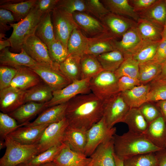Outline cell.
<instances>
[{"mask_svg":"<svg viewBox=\"0 0 166 166\" xmlns=\"http://www.w3.org/2000/svg\"><path fill=\"white\" fill-rule=\"evenodd\" d=\"M104 101L93 93L78 95L67 102L65 118L69 125L88 130L103 117Z\"/></svg>","mask_w":166,"mask_h":166,"instance_id":"obj_1","label":"cell"},{"mask_svg":"<svg viewBox=\"0 0 166 166\" xmlns=\"http://www.w3.org/2000/svg\"><path fill=\"white\" fill-rule=\"evenodd\" d=\"M113 139L114 152L123 160L136 155L156 152L164 149L154 145L144 134L129 131L121 135L115 134Z\"/></svg>","mask_w":166,"mask_h":166,"instance_id":"obj_2","label":"cell"},{"mask_svg":"<svg viewBox=\"0 0 166 166\" xmlns=\"http://www.w3.org/2000/svg\"><path fill=\"white\" fill-rule=\"evenodd\" d=\"M42 13L35 5L28 14L23 19L16 23L10 24L13 29L12 33L7 39L11 47L16 50H21L26 40L34 34Z\"/></svg>","mask_w":166,"mask_h":166,"instance_id":"obj_3","label":"cell"},{"mask_svg":"<svg viewBox=\"0 0 166 166\" xmlns=\"http://www.w3.org/2000/svg\"><path fill=\"white\" fill-rule=\"evenodd\" d=\"M6 149L0 159V166H16L28 162L38 154L36 144H20L9 136L4 139Z\"/></svg>","mask_w":166,"mask_h":166,"instance_id":"obj_4","label":"cell"},{"mask_svg":"<svg viewBox=\"0 0 166 166\" xmlns=\"http://www.w3.org/2000/svg\"><path fill=\"white\" fill-rule=\"evenodd\" d=\"M118 79L114 72L104 70L90 80V88L92 93L105 101L120 92Z\"/></svg>","mask_w":166,"mask_h":166,"instance_id":"obj_5","label":"cell"},{"mask_svg":"<svg viewBox=\"0 0 166 166\" xmlns=\"http://www.w3.org/2000/svg\"><path fill=\"white\" fill-rule=\"evenodd\" d=\"M51 13L55 39L60 41L67 48L71 33L74 29L79 27L72 14L61 8L56 6Z\"/></svg>","mask_w":166,"mask_h":166,"instance_id":"obj_6","label":"cell"},{"mask_svg":"<svg viewBox=\"0 0 166 166\" xmlns=\"http://www.w3.org/2000/svg\"><path fill=\"white\" fill-rule=\"evenodd\" d=\"M116 132V127H108L103 116L87 130V143L84 154L87 156H90L100 144L113 138Z\"/></svg>","mask_w":166,"mask_h":166,"instance_id":"obj_7","label":"cell"},{"mask_svg":"<svg viewBox=\"0 0 166 166\" xmlns=\"http://www.w3.org/2000/svg\"><path fill=\"white\" fill-rule=\"evenodd\" d=\"M69 124L65 117L57 122L49 124L36 144L38 154L63 142L65 130Z\"/></svg>","mask_w":166,"mask_h":166,"instance_id":"obj_8","label":"cell"},{"mask_svg":"<svg viewBox=\"0 0 166 166\" xmlns=\"http://www.w3.org/2000/svg\"><path fill=\"white\" fill-rule=\"evenodd\" d=\"M90 79L75 81L61 89L53 91L52 99L45 104L46 108L67 103L78 95L90 93Z\"/></svg>","mask_w":166,"mask_h":166,"instance_id":"obj_9","label":"cell"},{"mask_svg":"<svg viewBox=\"0 0 166 166\" xmlns=\"http://www.w3.org/2000/svg\"><path fill=\"white\" fill-rule=\"evenodd\" d=\"M130 109L121 92L104 101L103 117L108 127L112 128L116 124L123 122Z\"/></svg>","mask_w":166,"mask_h":166,"instance_id":"obj_10","label":"cell"},{"mask_svg":"<svg viewBox=\"0 0 166 166\" xmlns=\"http://www.w3.org/2000/svg\"><path fill=\"white\" fill-rule=\"evenodd\" d=\"M29 68L37 73L53 91L61 89L72 83L58 68L38 63Z\"/></svg>","mask_w":166,"mask_h":166,"instance_id":"obj_11","label":"cell"},{"mask_svg":"<svg viewBox=\"0 0 166 166\" xmlns=\"http://www.w3.org/2000/svg\"><path fill=\"white\" fill-rule=\"evenodd\" d=\"M22 48L38 63L58 68V65L54 63L51 60L47 45L34 34L26 40Z\"/></svg>","mask_w":166,"mask_h":166,"instance_id":"obj_12","label":"cell"},{"mask_svg":"<svg viewBox=\"0 0 166 166\" xmlns=\"http://www.w3.org/2000/svg\"><path fill=\"white\" fill-rule=\"evenodd\" d=\"M115 38H121L130 29L136 27L137 22L122 15L109 12L100 20Z\"/></svg>","mask_w":166,"mask_h":166,"instance_id":"obj_13","label":"cell"},{"mask_svg":"<svg viewBox=\"0 0 166 166\" xmlns=\"http://www.w3.org/2000/svg\"><path fill=\"white\" fill-rule=\"evenodd\" d=\"M72 15L79 29L88 38L93 37L108 32L100 20L88 13L76 12Z\"/></svg>","mask_w":166,"mask_h":166,"instance_id":"obj_14","label":"cell"},{"mask_svg":"<svg viewBox=\"0 0 166 166\" xmlns=\"http://www.w3.org/2000/svg\"><path fill=\"white\" fill-rule=\"evenodd\" d=\"M143 42L135 27L124 33L121 40L114 39L112 45L114 49L121 52L125 59L132 57L141 46Z\"/></svg>","mask_w":166,"mask_h":166,"instance_id":"obj_15","label":"cell"},{"mask_svg":"<svg viewBox=\"0 0 166 166\" xmlns=\"http://www.w3.org/2000/svg\"><path fill=\"white\" fill-rule=\"evenodd\" d=\"M26 90L9 86L0 90V109L8 114L25 103Z\"/></svg>","mask_w":166,"mask_h":166,"instance_id":"obj_16","label":"cell"},{"mask_svg":"<svg viewBox=\"0 0 166 166\" xmlns=\"http://www.w3.org/2000/svg\"><path fill=\"white\" fill-rule=\"evenodd\" d=\"M49 124H45L33 126L21 127L10 133L8 136L22 144H36Z\"/></svg>","mask_w":166,"mask_h":166,"instance_id":"obj_17","label":"cell"},{"mask_svg":"<svg viewBox=\"0 0 166 166\" xmlns=\"http://www.w3.org/2000/svg\"><path fill=\"white\" fill-rule=\"evenodd\" d=\"M113 137L100 144L90 156L88 166H115Z\"/></svg>","mask_w":166,"mask_h":166,"instance_id":"obj_18","label":"cell"},{"mask_svg":"<svg viewBox=\"0 0 166 166\" xmlns=\"http://www.w3.org/2000/svg\"><path fill=\"white\" fill-rule=\"evenodd\" d=\"M91 158L77 152L66 144L53 161L58 166H88Z\"/></svg>","mask_w":166,"mask_h":166,"instance_id":"obj_19","label":"cell"},{"mask_svg":"<svg viewBox=\"0 0 166 166\" xmlns=\"http://www.w3.org/2000/svg\"><path fill=\"white\" fill-rule=\"evenodd\" d=\"M38 63L30 57L22 48L19 53L11 52L7 47L0 51V65L16 68L20 66L31 67Z\"/></svg>","mask_w":166,"mask_h":166,"instance_id":"obj_20","label":"cell"},{"mask_svg":"<svg viewBox=\"0 0 166 166\" xmlns=\"http://www.w3.org/2000/svg\"><path fill=\"white\" fill-rule=\"evenodd\" d=\"M114 39H116L109 32L93 37L88 38L87 46L85 54L97 57L115 50L112 45V41Z\"/></svg>","mask_w":166,"mask_h":166,"instance_id":"obj_21","label":"cell"},{"mask_svg":"<svg viewBox=\"0 0 166 166\" xmlns=\"http://www.w3.org/2000/svg\"><path fill=\"white\" fill-rule=\"evenodd\" d=\"M15 69L16 73L9 86L26 90L41 82L38 75L28 67L22 66Z\"/></svg>","mask_w":166,"mask_h":166,"instance_id":"obj_22","label":"cell"},{"mask_svg":"<svg viewBox=\"0 0 166 166\" xmlns=\"http://www.w3.org/2000/svg\"><path fill=\"white\" fill-rule=\"evenodd\" d=\"M144 135L156 146L166 147V122L162 116L148 124Z\"/></svg>","mask_w":166,"mask_h":166,"instance_id":"obj_23","label":"cell"},{"mask_svg":"<svg viewBox=\"0 0 166 166\" xmlns=\"http://www.w3.org/2000/svg\"><path fill=\"white\" fill-rule=\"evenodd\" d=\"M67 102L46 108L33 121L25 126H33L45 124H52L59 121L65 117Z\"/></svg>","mask_w":166,"mask_h":166,"instance_id":"obj_24","label":"cell"},{"mask_svg":"<svg viewBox=\"0 0 166 166\" xmlns=\"http://www.w3.org/2000/svg\"><path fill=\"white\" fill-rule=\"evenodd\" d=\"M86 131L84 129L69 125L65 133L63 142L72 150L84 154L87 143Z\"/></svg>","mask_w":166,"mask_h":166,"instance_id":"obj_25","label":"cell"},{"mask_svg":"<svg viewBox=\"0 0 166 166\" xmlns=\"http://www.w3.org/2000/svg\"><path fill=\"white\" fill-rule=\"evenodd\" d=\"M45 104L27 102L8 114L20 124L28 123L29 120L46 109Z\"/></svg>","mask_w":166,"mask_h":166,"instance_id":"obj_26","label":"cell"},{"mask_svg":"<svg viewBox=\"0 0 166 166\" xmlns=\"http://www.w3.org/2000/svg\"><path fill=\"white\" fill-rule=\"evenodd\" d=\"M137 14L140 18L164 28L166 19V0H157L149 7Z\"/></svg>","mask_w":166,"mask_h":166,"instance_id":"obj_27","label":"cell"},{"mask_svg":"<svg viewBox=\"0 0 166 166\" xmlns=\"http://www.w3.org/2000/svg\"><path fill=\"white\" fill-rule=\"evenodd\" d=\"M149 84H141L133 88L121 92L125 102L130 108H139L147 102L150 89Z\"/></svg>","mask_w":166,"mask_h":166,"instance_id":"obj_28","label":"cell"},{"mask_svg":"<svg viewBox=\"0 0 166 166\" xmlns=\"http://www.w3.org/2000/svg\"><path fill=\"white\" fill-rule=\"evenodd\" d=\"M136 28L143 42H158L162 39L164 28L145 19L140 18Z\"/></svg>","mask_w":166,"mask_h":166,"instance_id":"obj_29","label":"cell"},{"mask_svg":"<svg viewBox=\"0 0 166 166\" xmlns=\"http://www.w3.org/2000/svg\"><path fill=\"white\" fill-rule=\"evenodd\" d=\"M123 122L127 125L128 131L139 134H144L148 125L139 108H130Z\"/></svg>","mask_w":166,"mask_h":166,"instance_id":"obj_30","label":"cell"},{"mask_svg":"<svg viewBox=\"0 0 166 166\" xmlns=\"http://www.w3.org/2000/svg\"><path fill=\"white\" fill-rule=\"evenodd\" d=\"M112 13L122 15L137 22L140 18L130 4L129 0H101Z\"/></svg>","mask_w":166,"mask_h":166,"instance_id":"obj_31","label":"cell"},{"mask_svg":"<svg viewBox=\"0 0 166 166\" xmlns=\"http://www.w3.org/2000/svg\"><path fill=\"white\" fill-rule=\"evenodd\" d=\"M104 70L97 57L84 54L81 57V79L91 78Z\"/></svg>","mask_w":166,"mask_h":166,"instance_id":"obj_32","label":"cell"},{"mask_svg":"<svg viewBox=\"0 0 166 166\" xmlns=\"http://www.w3.org/2000/svg\"><path fill=\"white\" fill-rule=\"evenodd\" d=\"M88 43V38L79 28L74 29L68 39L67 48L68 55L81 57L85 54Z\"/></svg>","mask_w":166,"mask_h":166,"instance_id":"obj_33","label":"cell"},{"mask_svg":"<svg viewBox=\"0 0 166 166\" xmlns=\"http://www.w3.org/2000/svg\"><path fill=\"white\" fill-rule=\"evenodd\" d=\"M34 34L47 46L55 40L50 12L45 13L42 15Z\"/></svg>","mask_w":166,"mask_h":166,"instance_id":"obj_34","label":"cell"},{"mask_svg":"<svg viewBox=\"0 0 166 166\" xmlns=\"http://www.w3.org/2000/svg\"><path fill=\"white\" fill-rule=\"evenodd\" d=\"M53 91L45 83L40 82L26 90L25 103L30 101L47 103L52 99Z\"/></svg>","mask_w":166,"mask_h":166,"instance_id":"obj_35","label":"cell"},{"mask_svg":"<svg viewBox=\"0 0 166 166\" xmlns=\"http://www.w3.org/2000/svg\"><path fill=\"white\" fill-rule=\"evenodd\" d=\"M80 60L79 56L69 55L58 65L59 70L72 82L81 80Z\"/></svg>","mask_w":166,"mask_h":166,"instance_id":"obj_36","label":"cell"},{"mask_svg":"<svg viewBox=\"0 0 166 166\" xmlns=\"http://www.w3.org/2000/svg\"><path fill=\"white\" fill-rule=\"evenodd\" d=\"M162 65L153 59L139 63L138 79L140 83L146 84L157 78L161 73Z\"/></svg>","mask_w":166,"mask_h":166,"instance_id":"obj_37","label":"cell"},{"mask_svg":"<svg viewBox=\"0 0 166 166\" xmlns=\"http://www.w3.org/2000/svg\"><path fill=\"white\" fill-rule=\"evenodd\" d=\"M104 70L114 72L124 60L122 53L114 50L97 57Z\"/></svg>","mask_w":166,"mask_h":166,"instance_id":"obj_38","label":"cell"},{"mask_svg":"<svg viewBox=\"0 0 166 166\" xmlns=\"http://www.w3.org/2000/svg\"><path fill=\"white\" fill-rule=\"evenodd\" d=\"M37 0H23L15 3L0 5V8L9 10L16 22L21 21L29 14L35 4Z\"/></svg>","mask_w":166,"mask_h":166,"instance_id":"obj_39","label":"cell"},{"mask_svg":"<svg viewBox=\"0 0 166 166\" xmlns=\"http://www.w3.org/2000/svg\"><path fill=\"white\" fill-rule=\"evenodd\" d=\"M124 166H158L159 159L156 152L136 155L124 160Z\"/></svg>","mask_w":166,"mask_h":166,"instance_id":"obj_40","label":"cell"},{"mask_svg":"<svg viewBox=\"0 0 166 166\" xmlns=\"http://www.w3.org/2000/svg\"><path fill=\"white\" fill-rule=\"evenodd\" d=\"M160 42H143L141 46L132 57L139 63L153 59Z\"/></svg>","mask_w":166,"mask_h":166,"instance_id":"obj_41","label":"cell"},{"mask_svg":"<svg viewBox=\"0 0 166 166\" xmlns=\"http://www.w3.org/2000/svg\"><path fill=\"white\" fill-rule=\"evenodd\" d=\"M65 145L66 144L63 142L60 145L50 148L35 156L27 163L32 165L39 166L45 163L53 162L60 151Z\"/></svg>","mask_w":166,"mask_h":166,"instance_id":"obj_42","label":"cell"},{"mask_svg":"<svg viewBox=\"0 0 166 166\" xmlns=\"http://www.w3.org/2000/svg\"><path fill=\"white\" fill-rule=\"evenodd\" d=\"M139 63L132 57L125 59L119 68L114 72L119 79L127 76L138 79L139 77Z\"/></svg>","mask_w":166,"mask_h":166,"instance_id":"obj_43","label":"cell"},{"mask_svg":"<svg viewBox=\"0 0 166 166\" xmlns=\"http://www.w3.org/2000/svg\"><path fill=\"white\" fill-rule=\"evenodd\" d=\"M149 85L147 102L166 100V82L155 79L152 81Z\"/></svg>","mask_w":166,"mask_h":166,"instance_id":"obj_44","label":"cell"},{"mask_svg":"<svg viewBox=\"0 0 166 166\" xmlns=\"http://www.w3.org/2000/svg\"><path fill=\"white\" fill-rule=\"evenodd\" d=\"M49 55L52 61L59 65L68 55L67 49L59 41L55 39L47 45Z\"/></svg>","mask_w":166,"mask_h":166,"instance_id":"obj_45","label":"cell"},{"mask_svg":"<svg viewBox=\"0 0 166 166\" xmlns=\"http://www.w3.org/2000/svg\"><path fill=\"white\" fill-rule=\"evenodd\" d=\"M28 123L18 125L17 121L8 114L0 113V136L1 140H4L10 133L19 127Z\"/></svg>","mask_w":166,"mask_h":166,"instance_id":"obj_46","label":"cell"},{"mask_svg":"<svg viewBox=\"0 0 166 166\" xmlns=\"http://www.w3.org/2000/svg\"><path fill=\"white\" fill-rule=\"evenodd\" d=\"M57 6L72 14L76 12L87 13L85 0H58Z\"/></svg>","mask_w":166,"mask_h":166,"instance_id":"obj_47","label":"cell"},{"mask_svg":"<svg viewBox=\"0 0 166 166\" xmlns=\"http://www.w3.org/2000/svg\"><path fill=\"white\" fill-rule=\"evenodd\" d=\"M87 13L100 21L110 12L99 0H85Z\"/></svg>","mask_w":166,"mask_h":166,"instance_id":"obj_48","label":"cell"},{"mask_svg":"<svg viewBox=\"0 0 166 166\" xmlns=\"http://www.w3.org/2000/svg\"><path fill=\"white\" fill-rule=\"evenodd\" d=\"M17 72L16 69L7 66H0V90L9 87Z\"/></svg>","mask_w":166,"mask_h":166,"instance_id":"obj_49","label":"cell"},{"mask_svg":"<svg viewBox=\"0 0 166 166\" xmlns=\"http://www.w3.org/2000/svg\"><path fill=\"white\" fill-rule=\"evenodd\" d=\"M139 109L148 124L161 116L157 107L148 102L144 104Z\"/></svg>","mask_w":166,"mask_h":166,"instance_id":"obj_50","label":"cell"},{"mask_svg":"<svg viewBox=\"0 0 166 166\" xmlns=\"http://www.w3.org/2000/svg\"><path fill=\"white\" fill-rule=\"evenodd\" d=\"M16 21L11 12L3 9H0V33L4 34L9 30L11 27L10 24L13 23Z\"/></svg>","mask_w":166,"mask_h":166,"instance_id":"obj_51","label":"cell"},{"mask_svg":"<svg viewBox=\"0 0 166 166\" xmlns=\"http://www.w3.org/2000/svg\"><path fill=\"white\" fill-rule=\"evenodd\" d=\"M141 84L138 79L127 76L122 77L118 80V89L120 92L130 89Z\"/></svg>","mask_w":166,"mask_h":166,"instance_id":"obj_52","label":"cell"},{"mask_svg":"<svg viewBox=\"0 0 166 166\" xmlns=\"http://www.w3.org/2000/svg\"><path fill=\"white\" fill-rule=\"evenodd\" d=\"M157 0H129L130 4L137 13L142 12L153 4Z\"/></svg>","mask_w":166,"mask_h":166,"instance_id":"obj_53","label":"cell"},{"mask_svg":"<svg viewBox=\"0 0 166 166\" xmlns=\"http://www.w3.org/2000/svg\"><path fill=\"white\" fill-rule=\"evenodd\" d=\"M58 0H37L35 5L42 13L50 12L55 7Z\"/></svg>","mask_w":166,"mask_h":166,"instance_id":"obj_54","label":"cell"},{"mask_svg":"<svg viewBox=\"0 0 166 166\" xmlns=\"http://www.w3.org/2000/svg\"><path fill=\"white\" fill-rule=\"evenodd\" d=\"M153 60L161 64L166 61V37H163L160 42Z\"/></svg>","mask_w":166,"mask_h":166,"instance_id":"obj_55","label":"cell"},{"mask_svg":"<svg viewBox=\"0 0 166 166\" xmlns=\"http://www.w3.org/2000/svg\"><path fill=\"white\" fill-rule=\"evenodd\" d=\"M165 148L156 152L159 159L158 166H166V151H164Z\"/></svg>","mask_w":166,"mask_h":166,"instance_id":"obj_56","label":"cell"},{"mask_svg":"<svg viewBox=\"0 0 166 166\" xmlns=\"http://www.w3.org/2000/svg\"><path fill=\"white\" fill-rule=\"evenodd\" d=\"M156 105L160 110L161 116L166 122V100L157 102Z\"/></svg>","mask_w":166,"mask_h":166,"instance_id":"obj_57","label":"cell"},{"mask_svg":"<svg viewBox=\"0 0 166 166\" xmlns=\"http://www.w3.org/2000/svg\"><path fill=\"white\" fill-rule=\"evenodd\" d=\"M155 79L166 82V61L162 64L161 73Z\"/></svg>","mask_w":166,"mask_h":166,"instance_id":"obj_58","label":"cell"},{"mask_svg":"<svg viewBox=\"0 0 166 166\" xmlns=\"http://www.w3.org/2000/svg\"><path fill=\"white\" fill-rule=\"evenodd\" d=\"M11 43L10 41L7 39L6 40H0V51L7 48L8 47H11Z\"/></svg>","mask_w":166,"mask_h":166,"instance_id":"obj_59","label":"cell"},{"mask_svg":"<svg viewBox=\"0 0 166 166\" xmlns=\"http://www.w3.org/2000/svg\"><path fill=\"white\" fill-rule=\"evenodd\" d=\"M115 166H124V160L119 158L115 153L114 154Z\"/></svg>","mask_w":166,"mask_h":166,"instance_id":"obj_60","label":"cell"},{"mask_svg":"<svg viewBox=\"0 0 166 166\" xmlns=\"http://www.w3.org/2000/svg\"><path fill=\"white\" fill-rule=\"evenodd\" d=\"M39 166H58L53 162L45 163Z\"/></svg>","mask_w":166,"mask_h":166,"instance_id":"obj_61","label":"cell"},{"mask_svg":"<svg viewBox=\"0 0 166 166\" xmlns=\"http://www.w3.org/2000/svg\"><path fill=\"white\" fill-rule=\"evenodd\" d=\"M4 147H6V144L5 141L0 140V149H1Z\"/></svg>","mask_w":166,"mask_h":166,"instance_id":"obj_62","label":"cell"},{"mask_svg":"<svg viewBox=\"0 0 166 166\" xmlns=\"http://www.w3.org/2000/svg\"><path fill=\"white\" fill-rule=\"evenodd\" d=\"M166 37V19L163 32V37Z\"/></svg>","mask_w":166,"mask_h":166,"instance_id":"obj_63","label":"cell"},{"mask_svg":"<svg viewBox=\"0 0 166 166\" xmlns=\"http://www.w3.org/2000/svg\"><path fill=\"white\" fill-rule=\"evenodd\" d=\"M16 166H34L28 164L27 163L20 164Z\"/></svg>","mask_w":166,"mask_h":166,"instance_id":"obj_64","label":"cell"}]
</instances>
